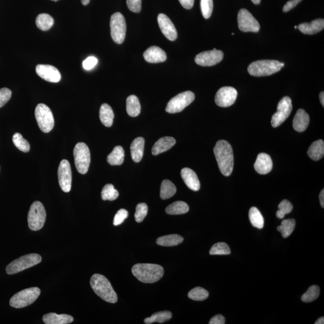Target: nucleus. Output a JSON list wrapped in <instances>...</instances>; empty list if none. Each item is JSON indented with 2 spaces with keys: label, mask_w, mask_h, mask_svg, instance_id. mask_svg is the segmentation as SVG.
<instances>
[{
  "label": "nucleus",
  "mask_w": 324,
  "mask_h": 324,
  "mask_svg": "<svg viewBox=\"0 0 324 324\" xmlns=\"http://www.w3.org/2000/svg\"><path fill=\"white\" fill-rule=\"evenodd\" d=\"M214 153L222 174L226 176L231 175L234 164L231 144L226 141H219L214 148Z\"/></svg>",
  "instance_id": "obj_1"
},
{
  "label": "nucleus",
  "mask_w": 324,
  "mask_h": 324,
  "mask_svg": "<svg viewBox=\"0 0 324 324\" xmlns=\"http://www.w3.org/2000/svg\"><path fill=\"white\" fill-rule=\"evenodd\" d=\"M132 272L141 282L153 283L163 276L164 269L158 264H136L132 267Z\"/></svg>",
  "instance_id": "obj_2"
},
{
  "label": "nucleus",
  "mask_w": 324,
  "mask_h": 324,
  "mask_svg": "<svg viewBox=\"0 0 324 324\" xmlns=\"http://www.w3.org/2000/svg\"><path fill=\"white\" fill-rule=\"evenodd\" d=\"M93 290L101 299L110 303H116L118 297L110 282L106 277L100 274H95L90 279Z\"/></svg>",
  "instance_id": "obj_3"
},
{
  "label": "nucleus",
  "mask_w": 324,
  "mask_h": 324,
  "mask_svg": "<svg viewBox=\"0 0 324 324\" xmlns=\"http://www.w3.org/2000/svg\"><path fill=\"white\" fill-rule=\"evenodd\" d=\"M284 66L285 64L277 60H258L249 65L248 72L253 76H270L279 72Z\"/></svg>",
  "instance_id": "obj_4"
},
{
  "label": "nucleus",
  "mask_w": 324,
  "mask_h": 324,
  "mask_svg": "<svg viewBox=\"0 0 324 324\" xmlns=\"http://www.w3.org/2000/svg\"><path fill=\"white\" fill-rule=\"evenodd\" d=\"M42 261V257L39 254L31 253L15 259L6 267V273L12 275L24 271L26 269L36 266Z\"/></svg>",
  "instance_id": "obj_5"
},
{
  "label": "nucleus",
  "mask_w": 324,
  "mask_h": 324,
  "mask_svg": "<svg viewBox=\"0 0 324 324\" xmlns=\"http://www.w3.org/2000/svg\"><path fill=\"white\" fill-rule=\"evenodd\" d=\"M41 293V290L36 287L27 288L19 292L10 299V306L16 309L28 306L38 299Z\"/></svg>",
  "instance_id": "obj_6"
},
{
  "label": "nucleus",
  "mask_w": 324,
  "mask_h": 324,
  "mask_svg": "<svg viewBox=\"0 0 324 324\" xmlns=\"http://www.w3.org/2000/svg\"><path fill=\"white\" fill-rule=\"evenodd\" d=\"M46 219V210L43 203L39 201L32 203L28 214L29 228L31 231H39L44 227Z\"/></svg>",
  "instance_id": "obj_7"
},
{
  "label": "nucleus",
  "mask_w": 324,
  "mask_h": 324,
  "mask_svg": "<svg viewBox=\"0 0 324 324\" xmlns=\"http://www.w3.org/2000/svg\"><path fill=\"white\" fill-rule=\"evenodd\" d=\"M74 156L77 171L81 174H87L90 165L91 156L86 144L77 143L74 148Z\"/></svg>",
  "instance_id": "obj_8"
},
{
  "label": "nucleus",
  "mask_w": 324,
  "mask_h": 324,
  "mask_svg": "<svg viewBox=\"0 0 324 324\" xmlns=\"http://www.w3.org/2000/svg\"><path fill=\"white\" fill-rule=\"evenodd\" d=\"M35 117L40 129L43 132L49 133L54 126V119L51 110L44 103H40L35 109Z\"/></svg>",
  "instance_id": "obj_9"
},
{
  "label": "nucleus",
  "mask_w": 324,
  "mask_h": 324,
  "mask_svg": "<svg viewBox=\"0 0 324 324\" xmlns=\"http://www.w3.org/2000/svg\"><path fill=\"white\" fill-rule=\"evenodd\" d=\"M110 26L112 40L117 44H123L126 33V23L124 16L120 12L115 13L111 16Z\"/></svg>",
  "instance_id": "obj_10"
},
{
  "label": "nucleus",
  "mask_w": 324,
  "mask_h": 324,
  "mask_svg": "<svg viewBox=\"0 0 324 324\" xmlns=\"http://www.w3.org/2000/svg\"><path fill=\"white\" fill-rule=\"evenodd\" d=\"M195 94L191 91L178 94L169 101L166 111L170 114L178 113L194 101Z\"/></svg>",
  "instance_id": "obj_11"
},
{
  "label": "nucleus",
  "mask_w": 324,
  "mask_h": 324,
  "mask_svg": "<svg viewBox=\"0 0 324 324\" xmlns=\"http://www.w3.org/2000/svg\"><path fill=\"white\" fill-rule=\"evenodd\" d=\"M293 110V104L290 98L286 96L281 99L277 105V110L272 119L273 127H277L288 119Z\"/></svg>",
  "instance_id": "obj_12"
},
{
  "label": "nucleus",
  "mask_w": 324,
  "mask_h": 324,
  "mask_svg": "<svg viewBox=\"0 0 324 324\" xmlns=\"http://www.w3.org/2000/svg\"><path fill=\"white\" fill-rule=\"evenodd\" d=\"M238 28L243 32L258 33L260 29L258 21L247 9H241L238 14Z\"/></svg>",
  "instance_id": "obj_13"
},
{
  "label": "nucleus",
  "mask_w": 324,
  "mask_h": 324,
  "mask_svg": "<svg viewBox=\"0 0 324 324\" xmlns=\"http://www.w3.org/2000/svg\"><path fill=\"white\" fill-rule=\"evenodd\" d=\"M224 57V52L214 48L199 53L195 57V62L201 66H213L221 62Z\"/></svg>",
  "instance_id": "obj_14"
},
{
  "label": "nucleus",
  "mask_w": 324,
  "mask_h": 324,
  "mask_svg": "<svg viewBox=\"0 0 324 324\" xmlns=\"http://www.w3.org/2000/svg\"><path fill=\"white\" fill-rule=\"evenodd\" d=\"M59 184L62 191L66 193L71 191L72 173L68 160L64 159L60 162L58 170Z\"/></svg>",
  "instance_id": "obj_15"
},
{
  "label": "nucleus",
  "mask_w": 324,
  "mask_h": 324,
  "mask_svg": "<svg viewBox=\"0 0 324 324\" xmlns=\"http://www.w3.org/2000/svg\"><path fill=\"white\" fill-rule=\"evenodd\" d=\"M237 91L231 87H224L220 88L215 96V102L219 106L229 107L236 101Z\"/></svg>",
  "instance_id": "obj_16"
},
{
  "label": "nucleus",
  "mask_w": 324,
  "mask_h": 324,
  "mask_svg": "<svg viewBox=\"0 0 324 324\" xmlns=\"http://www.w3.org/2000/svg\"><path fill=\"white\" fill-rule=\"evenodd\" d=\"M36 72L41 78L48 82L57 83L60 82L61 78L60 72L51 65L38 64L36 66Z\"/></svg>",
  "instance_id": "obj_17"
},
{
  "label": "nucleus",
  "mask_w": 324,
  "mask_h": 324,
  "mask_svg": "<svg viewBox=\"0 0 324 324\" xmlns=\"http://www.w3.org/2000/svg\"><path fill=\"white\" fill-rule=\"evenodd\" d=\"M157 22L163 35L171 41H175L177 38V31L170 19L167 15L160 13L158 15Z\"/></svg>",
  "instance_id": "obj_18"
},
{
  "label": "nucleus",
  "mask_w": 324,
  "mask_h": 324,
  "mask_svg": "<svg viewBox=\"0 0 324 324\" xmlns=\"http://www.w3.org/2000/svg\"><path fill=\"white\" fill-rule=\"evenodd\" d=\"M144 57L147 62L159 63L164 62L167 60V55L161 48L152 46L150 47L144 53Z\"/></svg>",
  "instance_id": "obj_19"
},
{
  "label": "nucleus",
  "mask_w": 324,
  "mask_h": 324,
  "mask_svg": "<svg viewBox=\"0 0 324 324\" xmlns=\"http://www.w3.org/2000/svg\"><path fill=\"white\" fill-rule=\"evenodd\" d=\"M254 168L256 172L260 174H267L271 172L273 169V161L271 157L266 153L258 154Z\"/></svg>",
  "instance_id": "obj_20"
},
{
  "label": "nucleus",
  "mask_w": 324,
  "mask_h": 324,
  "mask_svg": "<svg viewBox=\"0 0 324 324\" xmlns=\"http://www.w3.org/2000/svg\"><path fill=\"white\" fill-rule=\"evenodd\" d=\"M181 175L184 183L190 189L194 191H198L200 189V184L197 174L191 169L183 168L181 171Z\"/></svg>",
  "instance_id": "obj_21"
},
{
  "label": "nucleus",
  "mask_w": 324,
  "mask_h": 324,
  "mask_svg": "<svg viewBox=\"0 0 324 324\" xmlns=\"http://www.w3.org/2000/svg\"><path fill=\"white\" fill-rule=\"evenodd\" d=\"M309 122V115L304 109H299L294 118L293 127L297 132H302L306 130Z\"/></svg>",
  "instance_id": "obj_22"
},
{
  "label": "nucleus",
  "mask_w": 324,
  "mask_h": 324,
  "mask_svg": "<svg viewBox=\"0 0 324 324\" xmlns=\"http://www.w3.org/2000/svg\"><path fill=\"white\" fill-rule=\"evenodd\" d=\"M299 30L305 34H315L323 30L324 28V19H318L310 23H302L298 26Z\"/></svg>",
  "instance_id": "obj_23"
},
{
  "label": "nucleus",
  "mask_w": 324,
  "mask_h": 324,
  "mask_svg": "<svg viewBox=\"0 0 324 324\" xmlns=\"http://www.w3.org/2000/svg\"><path fill=\"white\" fill-rule=\"evenodd\" d=\"M175 143V139L173 137H170V136L160 138L152 147V154L154 156H157L162 152L167 151L172 148Z\"/></svg>",
  "instance_id": "obj_24"
},
{
  "label": "nucleus",
  "mask_w": 324,
  "mask_h": 324,
  "mask_svg": "<svg viewBox=\"0 0 324 324\" xmlns=\"http://www.w3.org/2000/svg\"><path fill=\"white\" fill-rule=\"evenodd\" d=\"M74 318L66 314L58 315L55 313H50L43 317V321L46 324H68L73 322Z\"/></svg>",
  "instance_id": "obj_25"
},
{
  "label": "nucleus",
  "mask_w": 324,
  "mask_h": 324,
  "mask_svg": "<svg viewBox=\"0 0 324 324\" xmlns=\"http://www.w3.org/2000/svg\"><path fill=\"white\" fill-rule=\"evenodd\" d=\"M144 144H145V140L142 137L136 138L131 144V156L134 162L138 163L143 159Z\"/></svg>",
  "instance_id": "obj_26"
},
{
  "label": "nucleus",
  "mask_w": 324,
  "mask_h": 324,
  "mask_svg": "<svg viewBox=\"0 0 324 324\" xmlns=\"http://www.w3.org/2000/svg\"><path fill=\"white\" fill-rule=\"evenodd\" d=\"M99 116H100V121L104 126L109 127L113 124L114 114L111 107L109 104L106 103L101 104Z\"/></svg>",
  "instance_id": "obj_27"
},
{
  "label": "nucleus",
  "mask_w": 324,
  "mask_h": 324,
  "mask_svg": "<svg viewBox=\"0 0 324 324\" xmlns=\"http://www.w3.org/2000/svg\"><path fill=\"white\" fill-rule=\"evenodd\" d=\"M308 156L315 161L322 159L324 155V143L323 140L313 142L307 151Z\"/></svg>",
  "instance_id": "obj_28"
},
{
  "label": "nucleus",
  "mask_w": 324,
  "mask_h": 324,
  "mask_svg": "<svg viewBox=\"0 0 324 324\" xmlns=\"http://www.w3.org/2000/svg\"><path fill=\"white\" fill-rule=\"evenodd\" d=\"M184 238L178 234H171L158 238L156 243L165 247L176 246L183 242Z\"/></svg>",
  "instance_id": "obj_29"
},
{
  "label": "nucleus",
  "mask_w": 324,
  "mask_h": 324,
  "mask_svg": "<svg viewBox=\"0 0 324 324\" xmlns=\"http://www.w3.org/2000/svg\"><path fill=\"white\" fill-rule=\"evenodd\" d=\"M126 109L127 114L130 117H137L140 114L141 104L136 96H128L126 100Z\"/></svg>",
  "instance_id": "obj_30"
},
{
  "label": "nucleus",
  "mask_w": 324,
  "mask_h": 324,
  "mask_svg": "<svg viewBox=\"0 0 324 324\" xmlns=\"http://www.w3.org/2000/svg\"><path fill=\"white\" fill-rule=\"evenodd\" d=\"M125 160L124 149L121 146L115 147L107 157V162L111 165H121Z\"/></svg>",
  "instance_id": "obj_31"
},
{
  "label": "nucleus",
  "mask_w": 324,
  "mask_h": 324,
  "mask_svg": "<svg viewBox=\"0 0 324 324\" xmlns=\"http://www.w3.org/2000/svg\"><path fill=\"white\" fill-rule=\"evenodd\" d=\"M54 21L51 16L47 13H42L37 16L36 24L37 27L42 31H48L52 28Z\"/></svg>",
  "instance_id": "obj_32"
},
{
  "label": "nucleus",
  "mask_w": 324,
  "mask_h": 324,
  "mask_svg": "<svg viewBox=\"0 0 324 324\" xmlns=\"http://www.w3.org/2000/svg\"><path fill=\"white\" fill-rule=\"evenodd\" d=\"M189 207L186 202L183 201L174 202L166 208V213L170 215H179L188 212Z\"/></svg>",
  "instance_id": "obj_33"
},
{
  "label": "nucleus",
  "mask_w": 324,
  "mask_h": 324,
  "mask_svg": "<svg viewBox=\"0 0 324 324\" xmlns=\"http://www.w3.org/2000/svg\"><path fill=\"white\" fill-rule=\"evenodd\" d=\"M173 317L172 313L170 311L158 312L152 314L150 317L144 320V323L150 324L154 323H164L170 320Z\"/></svg>",
  "instance_id": "obj_34"
},
{
  "label": "nucleus",
  "mask_w": 324,
  "mask_h": 324,
  "mask_svg": "<svg viewBox=\"0 0 324 324\" xmlns=\"http://www.w3.org/2000/svg\"><path fill=\"white\" fill-rule=\"evenodd\" d=\"M176 188L174 184L168 179L162 181L160 187V198L163 200L173 197L176 194Z\"/></svg>",
  "instance_id": "obj_35"
},
{
  "label": "nucleus",
  "mask_w": 324,
  "mask_h": 324,
  "mask_svg": "<svg viewBox=\"0 0 324 324\" xmlns=\"http://www.w3.org/2000/svg\"><path fill=\"white\" fill-rule=\"evenodd\" d=\"M249 219L253 226L258 229L263 228L264 219L258 208L253 207L249 210Z\"/></svg>",
  "instance_id": "obj_36"
},
{
  "label": "nucleus",
  "mask_w": 324,
  "mask_h": 324,
  "mask_svg": "<svg viewBox=\"0 0 324 324\" xmlns=\"http://www.w3.org/2000/svg\"><path fill=\"white\" fill-rule=\"evenodd\" d=\"M296 224V221L294 219H286L283 220L280 225L277 227V231L282 234L283 238H287L293 232Z\"/></svg>",
  "instance_id": "obj_37"
},
{
  "label": "nucleus",
  "mask_w": 324,
  "mask_h": 324,
  "mask_svg": "<svg viewBox=\"0 0 324 324\" xmlns=\"http://www.w3.org/2000/svg\"><path fill=\"white\" fill-rule=\"evenodd\" d=\"M101 199L103 200H114L119 196V193L112 184H106L101 192Z\"/></svg>",
  "instance_id": "obj_38"
},
{
  "label": "nucleus",
  "mask_w": 324,
  "mask_h": 324,
  "mask_svg": "<svg viewBox=\"0 0 324 324\" xmlns=\"http://www.w3.org/2000/svg\"><path fill=\"white\" fill-rule=\"evenodd\" d=\"M231 253V249L228 245L223 242L214 244L210 250V254L211 255H227Z\"/></svg>",
  "instance_id": "obj_39"
},
{
  "label": "nucleus",
  "mask_w": 324,
  "mask_h": 324,
  "mask_svg": "<svg viewBox=\"0 0 324 324\" xmlns=\"http://www.w3.org/2000/svg\"><path fill=\"white\" fill-rule=\"evenodd\" d=\"M12 140L14 145L20 151L24 152H28L30 150V145L26 139L23 138L21 134L16 133L13 136Z\"/></svg>",
  "instance_id": "obj_40"
},
{
  "label": "nucleus",
  "mask_w": 324,
  "mask_h": 324,
  "mask_svg": "<svg viewBox=\"0 0 324 324\" xmlns=\"http://www.w3.org/2000/svg\"><path fill=\"white\" fill-rule=\"evenodd\" d=\"M320 289L317 285H313L301 297V300L305 302L315 301L320 296Z\"/></svg>",
  "instance_id": "obj_41"
},
{
  "label": "nucleus",
  "mask_w": 324,
  "mask_h": 324,
  "mask_svg": "<svg viewBox=\"0 0 324 324\" xmlns=\"http://www.w3.org/2000/svg\"><path fill=\"white\" fill-rule=\"evenodd\" d=\"M209 296L208 292L201 287H196L192 289L188 293L189 299L195 301H203Z\"/></svg>",
  "instance_id": "obj_42"
},
{
  "label": "nucleus",
  "mask_w": 324,
  "mask_h": 324,
  "mask_svg": "<svg viewBox=\"0 0 324 324\" xmlns=\"http://www.w3.org/2000/svg\"><path fill=\"white\" fill-rule=\"evenodd\" d=\"M278 207L279 210L277 211L276 216L278 219H282L285 218L286 214L291 212L293 205L289 200L285 199L279 203Z\"/></svg>",
  "instance_id": "obj_43"
},
{
  "label": "nucleus",
  "mask_w": 324,
  "mask_h": 324,
  "mask_svg": "<svg viewBox=\"0 0 324 324\" xmlns=\"http://www.w3.org/2000/svg\"><path fill=\"white\" fill-rule=\"evenodd\" d=\"M147 213H148V206H147L146 203H138L136 207V212L135 214V221L138 223H141L147 216Z\"/></svg>",
  "instance_id": "obj_44"
},
{
  "label": "nucleus",
  "mask_w": 324,
  "mask_h": 324,
  "mask_svg": "<svg viewBox=\"0 0 324 324\" xmlns=\"http://www.w3.org/2000/svg\"><path fill=\"white\" fill-rule=\"evenodd\" d=\"M200 9L203 18H210L213 10V0H200Z\"/></svg>",
  "instance_id": "obj_45"
},
{
  "label": "nucleus",
  "mask_w": 324,
  "mask_h": 324,
  "mask_svg": "<svg viewBox=\"0 0 324 324\" xmlns=\"http://www.w3.org/2000/svg\"><path fill=\"white\" fill-rule=\"evenodd\" d=\"M128 216V211L125 209H120L117 211L116 216L114 219V225L119 226L124 222L125 219L127 218Z\"/></svg>",
  "instance_id": "obj_46"
},
{
  "label": "nucleus",
  "mask_w": 324,
  "mask_h": 324,
  "mask_svg": "<svg viewBox=\"0 0 324 324\" xmlns=\"http://www.w3.org/2000/svg\"><path fill=\"white\" fill-rule=\"evenodd\" d=\"M12 92L9 88L0 89V108L6 104L11 98Z\"/></svg>",
  "instance_id": "obj_47"
},
{
  "label": "nucleus",
  "mask_w": 324,
  "mask_h": 324,
  "mask_svg": "<svg viewBox=\"0 0 324 324\" xmlns=\"http://www.w3.org/2000/svg\"><path fill=\"white\" fill-rule=\"evenodd\" d=\"M128 9L134 13H139L142 8V0H127Z\"/></svg>",
  "instance_id": "obj_48"
},
{
  "label": "nucleus",
  "mask_w": 324,
  "mask_h": 324,
  "mask_svg": "<svg viewBox=\"0 0 324 324\" xmlns=\"http://www.w3.org/2000/svg\"><path fill=\"white\" fill-rule=\"evenodd\" d=\"M98 63V60L97 58L95 57H89L83 62V68L85 70H86V71H90V70L95 68Z\"/></svg>",
  "instance_id": "obj_49"
},
{
  "label": "nucleus",
  "mask_w": 324,
  "mask_h": 324,
  "mask_svg": "<svg viewBox=\"0 0 324 324\" xmlns=\"http://www.w3.org/2000/svg\"><path fill=\"white\" fill-rule=\"evenodd\" d=\"M302 0H291L289 1L285 4L283 8V11L284 12H288L290 11L293 8L295 7L297 4L300 2Z\"/></svg>",
  "instance_id": "obj_50"
},
{
  "label": "nucleus",
  "mask_w": 324,
  "mask_h": 324,
  "mask_svg": "<svg viewBox=\"0 0 324 324\" xmlns=\"http://www.w3.org/2000/svg\"><path fill=\"white\" fill-rule=\"evenodd\" d=\"M210 324H225V318L222 315H217L211 319Z\"/></svg>",
  "instance_id": "obj_51"
},
{
  "label": "nucleus",
  "mask_w": 324,
  "mask_h": 324,
  "mask_svg": "<svg viewBox=\"0 0 324 324\" xmlns=\"http://www.w3.org/2000/svg\"><path fill=\"white\" fill-rule=\"evenodd\" d=\"M181 6L186 9H191L194 5L195 0H178Z\"/></svg>",
  "instance_id": "obj_52"
},
{
  "label": "nucleus",
  "mask_w": 324,
  "mask_h": 324,
  "mask_svg": "<svg viewBox=\"0 0 324 324\" xmlns=\"http://www.w3.org/2000/svg\"><path fill=\"white\" fill-rule=\"evenodd\" d=\"M320 200L321 207H324V190L323 189L320 194Z\"/></svg>",
  "instance_id": "obj_53"
},
{
  "label": "nucleus",
  "mask_w": 324,
  "mask_h": 324,
  "mask_svg": "<svg viewBox=\"0 0 324 324\" xmlns=\"http://www.w3.org/2000/svg\"><path fill=\"white\" fill-rule=\"evenodd\" d=\"M320 99L321 104H322L323 106H324V92H321L320 95Z\"/></svg>",
  "instance_id": "obj_54"
},
{
  "label": "nucleus",
  "mask_w": 324,
  "mask_h": 324,
  "mask_svg": "<svg viewBox=\"0 0 324 324\" xmlns=\"http://www.w3.org/2000/svg\"><path fill=\"white\" fill-rule=\"evenodd\" d=\"M324 324V318L321 317L318 319L317 321L315 323V324Z\"/></svg>",
  "instance_id": "obj_55"
},
{
  "label": "nucleus",
  "mask_w": 324,
  "mask_h": 324,
  "mask_svg": "<svg viewBox=\"0 0 324 324\" xmlns=\"http://www.w3.org/2000/svg\"><path fill=\"white\" fill-rule=\"evenodd\" d=\"M90 1V0H81L82 4L84 5V6H87V5L89 4Z\"/></svg>",
  "instance_id": "obj_56"
},
{
  "label": "nucleus",
  "mask_w": 324,
  "mask_h": 324,
  "mask_svg": "<svg viewBox=\"0 0 324 324\" xmlns=\"http://www.w3.org/2000/svg\"><path fill=\"white\" fill-rule=\"evenodd\" d=\"M254 4H259L261 2V0H251Z\"/></svg>",
  "instance_id": "obj_57"
},
{
  "label": "nucleus",
  "mask_w": 324,
  "mask_h": 324,
  "mask_svg": "<svg viewBox=\"0 0 324 324\" xmlns=\"http://www.w3.org/2000/svg\"><path fill=\"white\" fill-rule=\"evenodd\" d=\"M52 1H58V0H52Z\"/></svg>",
  "instance_id": "obj_58"
},
{
  "label": "nucleus",
  "mask_w": 324,
  "mask_h": 324,
  "mask_svg": "<svg viewBox=\"0 0 324 324\" xmlns=\"http://www.w3.org/2000/svg\"><path fill=\"white\" fill-rule=\"evenodd\" d=\"M294 28H295V29H297V26H294Z\"/></svg>",
  "instance_id": "obj_59"
}]
</instances>
